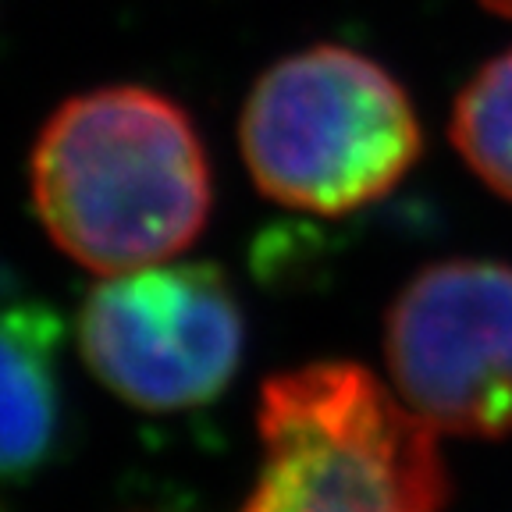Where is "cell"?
Instances as JSON below:
<instances>
[{
	"label": "cell",
	"instance_id": "obj_1",
	"mask_svg": "<svg viewBox=\"0 0 512 512\" xmlns=\"http://www.w3.org/2000/svg\"><path fill=\"white\" fill-rule=\"evenodd\" d=\"M29 178L50 242L100 278L185 253L214 203L196 125L146 86L64 100L32 146Z\"/></svg>",
	"mask_w": 512,
	"mask_h": 512
},
{
	"label": "cell",
	"instance_id": "obj_2",
	"mask_svg": "<svg viewBox=\"0 0 512 512\" xmlns=\"http://www.w3.org/2000/svg\"><path fill=\"white\" fill-rule=\"evenodd\" d=\"M260 470L239 512H445L438 431L349 360L264 381Z\"/></svg>",
	"mask_w": 512,
	"mask_h": 512
},
{
	"label": "cell",
	"instance_id": "obj_3",
	"mask_svg": "<svg viewBox=\"0 0 512 512\" xmlns=\"http://www.w3.org/2000/svg\"><path fill=\"white\" fill-rule=\"evenodd\" d=\"M239 146L267 200L338 217L395 189L424 150L416 107L374 57L320 43L249 89Z\"/></svg>",
	"mask_w": 512,
	"mask_h": 512
},
{
	"label": "cell",
	"instance_id": "obj_4",
	"mask_svg": "<svg viewBox=\"0 0 512 512\" xmlns=\"http://www.w3.org/2000/svg\"><path fill=\"white\" fill-rule=\"evenodd\" d=\"M75 342L89 374L146 413H182L232 384L246 317L210 264H150L107 274L86 296Z\"/></svg>",
	"mask_w": 512,
	"mask_h": 512
},
{
	"label": "cell",
	"instance_id": "obj_5",
	"mask_svg": "<svg viewBox=\"0 0 512 512\" xmlns=\"http://www.w3.org/2000/svg\"><path fill=\"white\" fill-rule=\"evenodd\" d=\"M399 399L438 434H512V267L441 260L406 281L384 317Z\"/></svg>",
	"mask_w": 512,
	"mask_h": 512
},
{
	"label": "cell",
	"instance_id": "obj_6",
	"mask_svg": "<svg viewBox=\"0 0 512 512\" xmlns=\"http://www.w3.org/2000/svg\"><path fill=\"white\" fill-rule=\"evenodd\" d=\"M61 320L47 303L0 292V484L50 463L61 434Z\"/></svg>",
	"mask_w": 512,
	"mask_h": 512
},
{
	"label": "cell",
	"instance_id": "obj_7",
	"mask_svg": "<svg viewBox=\"0 0 512 512\" xmlns=\"http://www.w3.org/2000/svg\"><path fill=\"white\" fill-rule=\"evenodd\" d=\"M448 136L473 175L512 203V50L488 61L463 86Z\"/></svg>",
	"mask_w": 512,
	"mask_h": 512
},
{
	"label": "cell",
	"instance_id": "obj_8",
	"mask_svg": "<svg viewBox=\"0 0 512 512\" xmlns=\"http://www.w3.org/2000/svg\"><path fill=\"white\" fill-rule=\"evenodd\" d=\"M484 8H491L495 15H505V18H512V0H480Z\"/></svg>",
	"mask_w": 512,
	"mask_h": 512
}]
</instances>
